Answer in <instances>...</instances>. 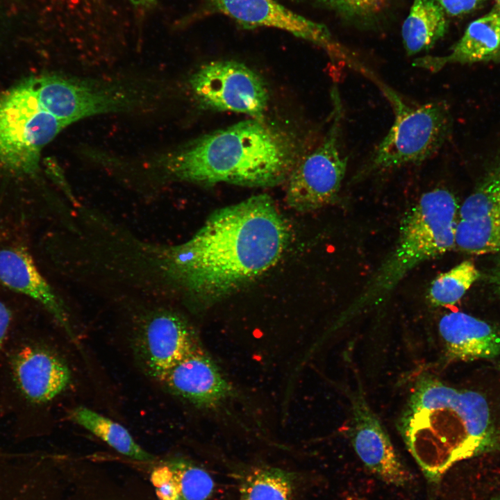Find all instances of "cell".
Masks as SVG:
<instances>
[{
    "label": "cell",
    "instance_id": "1",
    "mask_svg": "<svg viewBox=\"0 0 500 500\" xmlns=\"http://www.w3.org/2000/svg\"><path fill=\"white\" fill-rule=\"evenodd\" d=\"M290 238L274 201L260 194L215 211L185 242L152 251L162 276L208 305L269 271Z\"/></svg>",
    "mask_w": 500,
    "mask_h": 500
},
{
    "label": "cell",
    "instance_id": "2",
    "mask_svg": "<svg viewBox=\"0 0 500 500\" xmlns=\"http://www.w3.org/2000/svg\"><path fill=\"white\" fill-rule=\"evenodd\" d=\"M301 156L295 135L251 118L190 142L164 167L172 178L192 183L271 187L288 179Z\"/></svg>",
    "mask_w": 500,
    "mask_h": 500
},
{
    "label": "cell",
    "instance_id": "3",
    "mask_svg": "<svg viewBox=\"0 0 500 500\" xmlns=\"http://www.w3.org/2000/svg\"><path fill=\"white\" fill-rule=\"evenodd\" d=\"M399 428L408 449L432 481L456 462L489 450L496 442L484 397L432 378L417 382Z\"/></svg>",
    "mask_w": 500,
    "mask_h": 500
},
{
    "label": "cell",
    "instance_id": "4",
    "mask_svg": "<svg viewBox=\"0 0 500 500\" xmlns=\"http://www.w3.org/2000/svg\"><path fill=\"white\" fill-rule=\"evenodd\" d=\"M458 215L457 201L449 190L436 188L424 193L402 218L394 250L343 317L378 304L417 265L453 249Z\"/></svg>",
    "mask_w": 500,
    "mask_h": 500
},
{
    "label": "cell",
    "instance_id": "5",
    "mask_svg": "<svg viewBox=\"0 0 500 500\" xmlns=\"http://www.w3.org/2000/svg\"><path fill=\"white\" fill-rule=\"evenodd\" d=\"M373 81L390 102L394 119L360 176L422 162L440 148L450 131V115L444 103L412 106L377 77Z\"/></svg>",
    "mask_w": 500,
    "mask_h": 500
},
{
    "label": "cell",
    "instance_id": "6",
    "mask_svg": "<svg viewBox=\"0 0 500 500\" xmlns=\"http://www.w3.org/2000/svg\"><path fill=\"white\" fill-rule=\"evenodd\" d=\"M69 124L44 110L28 79L0 96V168L38 172L42 149Z\"/></svg>",
    "mask_w": 500,
    "mask_h": 500
},
{
    "label": "cell",
    "instance_id": "7",
    "mask_svg": "<svg viewBox=\"0 0 500 500\" xmlns=\"http://www.w3.org/2000/svg\"><path fill=\"white\" fill-rule=\"evenodd\" d=\"M331 96V122L324 140L299 159L287 179L285 201L295 211H314L331 203L345 176L347 158L340 144L343 106L337 88Z\"/></svg>",
    "mask_w": 500,
    "mask_h": 500
},
{
    "label": "cell",
    "instance_id": "8",
    "mask_svg": "<svg viewBox=\"0 0 500 500\" xmlns=\"http://www.w3.org/2000/svg\"><path fill=\"white\" fill-rule=\"evenodd\" d=\"M190 86L203 109L242 113L263 119L269 102L266 83L243 63L218 60L206 63L191 76Z\"/></svg>",
    "mask_w": 500,
    "mask_h": 500
},
{
    "label": "cell",
    "instance_id": "9",
    "mask_svg": "<svg viewBox=\"0 0 500 500\" xmlns=\"http://www.w3.org/2000/svg\"><path fill=\"white\" fill-rule=\"evenodd\" d=\"M140 364L158 380L179 361L201 347L194 328L176 311L157 308L143 315L133 337Z\"/></svg>",
    "mask_w": 500,
    "mask_h": 500
},
{
    "label": "cell",
    "instance_id": "10",
    "mask_svg": "<svg viewBox=\"0 0 500 500\" xmlns=\"http://www.w3.org/2000/svg\"><path fill=\"white\" fill-rule=\"evenodd\" d=\"M212 12L233 19L246 28L281 29L323 48L333 59L350 67L360 65L323 24L312 22L285 8L275 0H208Z\"/></svg>",
    "mask_w": 500,
    "mask_h": 500
},
{
    "label": "cell",
    "instance_id": "11",
    "mask_svg": "<svg viewBox=\"0 0 500 500\" xmlns=\"http://www.w3.org/2000/svg\"><path fill=\"white\" fill-rule=\"evenodd\" d=\"M40 90L47 110L69 125L97 115L128 111L137 100L118 87L57 75H43Z\"/></svg>",
    "mask_w": 500,
    "mask_h": 500
},
{
    "label": "cell",
    "instance_id": "12",
    "mask_svg": "<svg viewBox=\"0 0 500 500\" xmlns=\"http://www.w3.org/2000/svg\"><path fill=\"white\" fill-rule=\"evenodd\" d=\"M455 247L474 255L500 252V156L458 210Z\"/></svg>",
    "mask_w": 500,
    "mask_h": 500
},
{
    "label": "cell",
    "instance_id": "13",
    "mask_svg": "<svg viewBox=\"0 0 500 500\" xmlns=\"http://www.w3.org/2000/svg\"><path fill=\"white\" fill-rule=\"evenodd\" d=\"M351 441L362 463L382 481L398 487L411 481V473L361 394L353 399Z\"/></svg>",
    "mask_w": 500,
    "mask_h": 500
},
{
    "label": "cell",
    "instance_id": "14",
    "mask_svg": "<svg viewBox=\"0 0 500 500\" xmlns=\"http://www.w3.org/2000/svg\"><path fill=\"white\" fill-rule=\"evenodd\" d=\"M158 381L171 393L200 408L217 407L233 396L234 390L201 347L174 365Z\"/></svg>",
    "mask_w": 500,
    "mask_h": 500
},
{
    "label": "cell",
    "instance_id": "15",
    "mask_svg": "<svg viewBox=\"0 0 500 500\" xmlns=\"http://www.w3.org/2000/svg\"><path fill=\"white\" fill-rule=\"evenodd\" d=\"M0 282L10 290L38 302L71 338H74L65 306L24 247L11 246L0 249Z\"/></svg>",
    "mask_w": 500,
    "mask_h": 500
},
{
    "label": "cell",
    "instance_id": "16",
    "mask_svg": "<svg viewBox=\"0 0 500 500\" xmlns=\"http://www.w3.org/2000/svg\"><path fill=\"white\" fill-rule=\"evenodd\" d=\"M14 372L23 394L37 403L52 400L64 392L72 381L65 362L38 347H28L20 351L15 360Z\"/></svg>",
    "mask_w": 500,
    "mask_h": 500
},
{
    "label": "cell",
    "instance_id": "17",
    "mask_svg": "<svg viewBox=\"0 0 500 500\" xmlns=\"http://www.w3.org/2000/svg\"><path fill=\"white\" fill-rule=\"evenodd\" d=\"M490 61L500 62V14L495 8L472 22L449 53L419 57L412 65L436 72L448 65Z\"/></svg>",
    "mask_w": 500,
    "mask_h": 500
},
{
    "label": "cell",
    "instance_id": "18",
    "mask_svg": "<svg viewBox=\"0 0 500 500\" xmlns=\"http://www.w3.org/2000/svg\"><path fill=\"white\" fill-rule=\"evenodd\" d=\"M439 332L450 358L469 361L500 355V330L462 312L444 315Z\"/></svg>",
    "mask_w": 500,
    "mask_h": 500
},
{
    "label": "cell",
    "instance_id": "19",
    "mask_svg": "<svg viewBox=\"0 0 500 500\" xmlns=\"http://www.w3.org/2000/svg\"><path fill=\"white\" fill-rule=\"evenodd\" d=\"M445 15L435 0H413L401 28L408 55L429 49L444 36L447 28Z\"/></svg>",
    "mask_w": 500,
    "mask_h": 500
},
{
    "label": "cell",
    "instance_id": "20",
    "mask_svg": "<svg viewBox=\"0 0 500 500\" xmlns=\"http://www.w3.org/2000/svg\"><path fill=\"white\" fill-rule=\"evenodd\" d=\"M70 417L121 454L140 461L154 458L134 440L125 427L96 411L79 406L71 411Z\"/></svg>",
    "mask_w": 500,
    "mask_h": 500
},
{
    "label": "cell",
    "instance_id": "21",
    "mask_svg": "<svg viewBox=\"0 0 500 500\" xmlns=\"http://www.w3.org/2000/svg\"><path fill=\"white\" fill-rule=\"evenodd\" d=\"M479 276L475 265L465 260L439 274L431 282L428 299L434 306H451L462 298Z\"/></svg>",
    "mask_w": 500,
    "mask_h": 500
},
{
    "label": "cell",
    "instance_id": "22",
    "mask_svg": "<svg viewBox=\"0 0 500 500\" xmlns=\"http://www.w3.org/2000/svg\"><path fill=\"white\" fill-rule=\"evenodd\" d=\"M292 478L276 468H258L249 474L240 488V500H291Z\"/></svg>",
    "mask_w": 500,
    "mask_h": 500
},
{
    "label": "cell",
    "instance_id": "23",
    "mask_svg": "<svg viewBox=\"0 0 500 500\" xmlns=\"http://www.w3.org/2000/svg\"><path fill=\"white\" fill-rule=\"evenodd\" d=\"M168 465L177 481L181 500H207L210 497L214 483L204 469L180 460Z\"/></svg>",
    "mask_w": 500,
    "mask_h": 500
},
{
    "label": "cell",
    "instance_id": "24",
    "mask_svg": "<svg viewBox=\"0 0 500 500\" xmlns=\"http://www.w3.org/2000/svg\"><path fill=\"white\" fill-rule=\"evenodd\" d=\"M333 9L351 17H370L381 11L385 0H322Z\"/></svg>",
    "mask_w": 500,
    "mask_h": 500
},
{
    "label": "cell",
    "instance_id": "25",
    "mask_svg": "<svg viewBox=\"0 0 500 500\" xmlns=\"http://www.w3.org/2000/svg\"><path fill=\"white\" fill-rule=\"evenodd\" d=\"M151 481L160 500H181L177 481L168 465L156 467Z\"/></svg>",
    "mask_w": 500,
    "mask_h": 500
},
{
    "label": "cell",
    "instance_id": "26",
    "mask_svg": "<svg viewBox=\"0 0 500 500\" xmlns=\"http://www.w3.org/2000/svg\"><path fill=\"white\" fill-rule=\"evenodd\" d=\"M485 0H435L445 14L460 16L472 12Z\"/></svg>",
    "mask_w": 500,
    "mask_h": 500
},
{
    "label": "cell",
    "instance_id": "27",
    "mask_svg": "<svg viewBox=\"0 0 500 500\" xmlns=\"http://www.w3.org/2000/svg\"><path fill=\"white\" fill-rule=\"evenodd\" d=\"M11 314L7 306L0 301V347L8 333Z\"/></svg>",
    "mask_w": 500,
    "mask_h": 500
},
{
    "label": "cell",
    "instance_id": "28",
    "mask_svg": "<svg viewBox=\"0 0 500 500\" xmlns=\"http://www.w3.org/2000/svg\"><path fill=\"white\" fill-rule=\"evenodd\" d=\"M132 4L138 6H148L153 4L156 0H128Z\"/></svg>",
    "mask_w": 500,
    "mask_h": 500
},
{
    "label": "cell",
    "instance_id": "29",
    "mask_svg": "<svg viewBox=\"0 0 500 500\" xmlns=\"http://www.w3.org/2000/svg\"><path fill=\"white\" fill-rule=\"evenodd\" d=\"M500 253V252H499ZM495 283L498 285L500 289V263L497 267L496 275H495Z\"/></svg>",
    "mask_w": 500,
    "mask_h": 500
},
{
    "label": "cell",
    "instance_id": "30",
    "mask_svg": "<svg viewBox=\"0 0 500 500\" xmlns=\"http://www.w3.org/2000/svg\"><path fill=\"white\" fill-rule=\"evenodd\" d=\"M495 1V9L500 14V0Z\"/></svg>",
    "mask_w": 500,
    "mask_h": 500
},
{
    "label": "cell",
    "instance_id": "31",
    "mask_svg": "<svg viewBox=\"0 0 500 500\" xmlns=\"http://www.w3.org/2000/svg\"><path fill=\"white\" fill-rule=\"evenodd\" d=\"M492 500H500V496H499V497H495V498H494V499H492Z\"/></svg>",
    "mask_w": 500,
    "mask_h": 500
}]
</instances>
